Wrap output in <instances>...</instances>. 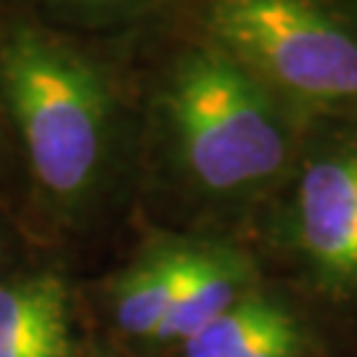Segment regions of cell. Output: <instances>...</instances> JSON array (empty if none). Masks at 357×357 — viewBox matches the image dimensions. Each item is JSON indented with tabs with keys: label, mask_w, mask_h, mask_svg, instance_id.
<instances>
[{
	"label": "cell",
	"mask_w": 357,
	"mask_h": 357,
	"mask_svg": "<svg viewBox=\"0 0 357 357\" xmlns=\"http://www.w3.org/2000/svg\"><path fill=\"white\" fill-rule=\"evenodd\" d=\"M162 106L180 162L204 191H252L289 162L291 109L212 43L178 53Z\"/></svg>",
	"instance_id": "1"
},
{
	"label": "cell",
	"mask_w": 357,
	"mask_h": 357,
	"mask_svg": "<svg viewBox=\"0 0 357 357\" xmlns=\"http://www.w3.org/2000/svg\"><path fill=\"white\" fill-rule=\"evenodd\" d=\"M0 79L45 191L77 202L96 185L109 141V88L85 53L35 26L8 32Z\"/></svg>",
	"instance_id": "2"
},
{
	"label": "cell",
	"mask_w": 357,
	"mask_h": 357,
	"mask_svg": "<svg viewBox=\"0 0 357 357\" xmlns=\"http://www.w3.org/2000/svg\"><path fill=\"white\" fill-rule=\"evenodd\" d=\"M206 43L294 112L357 109V26L318 0H206Z\"/></svg>",
	"instance_id": "3"
},
{
	"label": "cell",
	"mask_w": 357,
	"mask_h": 357,
	"mask_svg": "<svg viewBox=\"0 0 357 357\" xmlns=\"http://www.w3.org/2000/svg\"><path fill=\"white\" fill-rule=\"evenodd\" d=\"M296 228L323 281H357V146L320 153L296 191Z\"/></svg>",
	"instance_id": "4"
},
{
	"label": "cell",
	"mask_w": 357,
	"mask_h": 357,
	"mask_svg": "<svg viewBox=\"0 0 357 357\" xmlns=\"http://www.w3.org/2000/svg\"><path fill=\"white\" fill-rule=\"evenodd\" d=\"M249 268L225 249H191L188 275L180 296L153 339L188 342L191 336L220 318L225 310L241 302Z\"/></svg>",
	"instance_id": "5"
},
{
	"label": "cell",
	"mask_w": 357,
	"mask_h": 357,
	"mask_svg": "<svg viewBox=\"0 0 357 357\" xmlns=\"http://www.w3.org/2000/svg\"><path fill=\"white\" fill-rule=\"evenodd\" d=\"M191 249L169 246L130 273L116 294V320L132 336H156L188 275Z\"/></svg>",
	"instance_id": "6"
},
{
	"label": "cell",
	"mask_w": 357,
	"mask_h": 357,
	"mask_svg": "<svg viewBox=\"0 0 357 357\" xmlns=\"http://www.w3.org/2000/svg\"><path fill=\"white\" fill-rule=\"evenodd\" d=\"M66 328V289L53 275L0 286V347L26 344Z\"/></svg>",
	"instance_id": "7"
},
{
	"label": "cell",
	"mask_w": 357,
	"mask_h": 357,
	"mask_svg": "<svg viewBox=\"0 0 357 357\" xmlns=\"http://www.w3.org/2000/svg\"><path fill=\"white\" fill-rule=\"evenodd\" d=\"M291 323V315L259 296H243L220 318L183 342L185 357H236L262 336Z\"/></svg>",
	"instance_id": "8"
},
{
	"label": "cell",
	"mask_w": 357,
	"mask_h": 357,
	"mask_svg": "<svg viewBox=\"0 0 357 357\" xmlns=\"http://www.w3.org/2000/svg\"><path fill=\"white\" fill-rule=\"evenodd\" d=\"M69 352V339L66 333H53L43 336L26 344H6L0 347V357H66Z\"/></svg>",
	"instance_id": "9"
},
{
	"label": "cell",
	"mask_w": 357,
	"mask_h": 357,
	"mask_svg": "<svg viewBox=\"0 0 357 357\" xmlns=\"http://www.w3.org/2000/svg\"><path fill=\"white\" fill-rule=\"evenodd\" d=\"M61 3L79 13H112L116 8H128L138 0H61Z\"/></svg>",
	"instance_id": "10"
}]
</instances>
